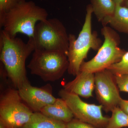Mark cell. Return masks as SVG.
<instances>
[{"label":"cell","mask_w":128,"mask_h":128,"mask_svg":"<svg viewBox=\"0 0 128 128\" xmlns=\"http://www.w3.org/2000/svg\"></svg>","instance_id":"cell-24"},{"label":"cell","mask_w":128,"mask_h":128,"mask_svg":"<svg viewBox=\"0 0 128 128\" xmlns=\"http://www.w3.org/2000/svg\"><path fill=\"white\" fill-rule=\"evenodd\" d=\"M66 124L46 116L40 112H34L22 128H66Z\"/></svg>","instance_id":"cell-14"},{"label":"cell","mask_w":128,"mask_h":128,"mask_svg":"<svg viewBox=\"0 0 128 128\" xmlns=\"http://www.w3.org/2000/svg\"><path fill=\"white\" fill-rule=\"evenodd\" d=\"M101 33L104 41L96 54L87 62H83L80 71L95 73L106 70L119 62L126 51L119 47L120 38L114 29L104 26Z\"/></svg>","instance_id":"cell-5"},{"label":"cell","mask_w":128,"mask_h":128,"mask_svg":"<svg viewBox=\"0 0 128 128\" xmlns=\"http://www.w3.org/2000/svg\"><path fill=\"white\" fill-rule=\"evenodd\" d=\"M91 5L93 13L102 23L114 14L116 6L113 0H91Z\"/></svg>","instance_id":"cell-15"},{"label":"cell","mask_w":128,"mask_h":128,"mask_svg":"<svg viewBox=\"0 0 128 128\" xmlns=\"http://www.w3.org/2000/svg\"><path fill=\"white\" fill-rule=\"evenodd\" d=\"M22 0H0V28L2 27L5 16Z\"/></svg>","instance_id":"cell-18"},{"label":"cell","mask_w":128,"mask_h":128,"mask_svg":"<svg viewBox=\"0 0 128 128\" xmlns=\"http://www.w3.org/2000/svg\"><path fill=\"white\" fill-rule=\"evenodd\" d=\"M103 26L108 24L114 30L128 34V8L116 5L114 13L102 22Z\"/></svg>","instance_id":"cell-13"},{"label":"cell","mask_w":128,"mask_h":128,"mask_svg":"<svg viewBox=\"0 0 128 128\" xmlns=\"http://www.w3.org/2000/svg\"><path fill=\"white\" fill-rule=\"evenodd\" d=\"M125 0H113L116 5H122V3L124 2Z\"/></svg>","instance_id":"cell-22"},{"label":"cell","mask_w":128,"mask_h":128,"mask_svg":"<svg viewBox=\"0 0 128 128\" xmlns=\"http://www.w3.org/2000/svg\"><path fill=\"white\" fill-rule=\"evenodd\" d=\"M28 41L34 50L62 52L67 56L69 34L63 24L57 18L39 22L36 25L33 36Z\"/></svg>","instance_id":"cell-4"},{"label":"cell","mask_w":128,"mask_h":128,"mask_svg":"<svg viewBox=\"0 0 128 128\" xmlns=\"http://www.w3.org/2000/svg\"><path fill=\"white\" fill-rule=\"evenodd\" d=\"M40 112L51 119L66 124L74 118L65 101L61 98H57L54 103L44 107Z\"/></svg>","instance_id":"cell-12"},{"label":"cell","mask_w":128,"mask_h":128,"mask_svg":"<svg viewBox=\"0 0 128 128\" xmlns=\"http://www.w3.org/2000/svg\"><path fill=\"white\" fill-rule=\"evenodd\" d=\"M18 90L22 100L34 112H40L44 107L54 103L57 98L53 96L50 84L34 87L28 81Z\"/></svg>","instance_id":"cell-10"},{"label":"cell","mask_w":128,"mask_h":128,"mask_svg":"<svg viewBox=\"0 0 128 128\" xmlns=\"http://www.w3.org/2000/svg\"><path fill=\"white\" fill-rule=\"evenodd\" d=\"M118 106L124 112L128 114V100L121 98Z\"/></svg>","instance_id":"cell-21"},{"label":"cell","mask_w":128,"mask_h":128,"mask_svg":"<svg viewBox=\"0 0 128 128\" xmlns=\"http://www.w3.org/2000/svg\"><path fill=\"white\" fill-rule=\"evenodd\" d=\"M34 51L30 41L25 43L22 39L10 36L4 30L0 33V60L6 74L15 87L19 89L28 82L25 62Z\"/></svg>","instance_id":"cell-1"},{"label":"cell","mask_w":128,"mask_h":128,"mask_svg":"<svg viewBox=\"0 0 128 128\" xmlns=\"http://www.w3.org/2000/svg\"><path fill=\"white\" fill-rule=\"evenodd\" d=\"M93 13L91 4L87 6L84 22L77 38L74 34H69V45L67 54L69 62L68 72L76 76L80 72L82 64L87 57L89 50H98L102 45V41L96 32L92 31V16Z\"/></svg>","instance_id":"cell-2"},{"label":"cell","mask_w":128,"mask_h":128,"mask_svg":"<svg viewBox=\"0 0 128 128\" xmlns=\"http://www.w3.org/2000/svg\"><path fill=\"white\" fill-rule=\"evenodd\" d=\"M96 98L106 112H112L118 106L121 97L114 75L106 69L95 73Z\"/></svg>","instance_id":"cell-9"},{"label":"cell","mask_w":128,"mask_h":128,"mask_svg":"<svg viewBox=\"0 0 128 128\" xmlns=\"http://www.w3.org/2000/svg\"><path fill=\"white\" fill-rule=\"evenodd\" d=\"M58 95L65 101L76 119L96 128H105L107 125L109 118L104 116L102 105L86 103L80 96L64 89L59 92Z\"/></svg>","instance_id":"cell-8"},{"label":"cell","mask_w":128,"mask_h":128,"mask_svg":"<svg viewBox=\"0 0 128 128\" xmlns=\"http://www.w3.org/2000/svg\"><path fill=\"white\" fill-rule=\"evenodd\" d=\"M114 75L120 92H128V74Z\"/></svg>","instance_id":"cell-19"},{"label":"cell","mask_w":128,"mask_h":128,"mask_svg":"<svg viewBox=\"0 0 128 128\" xmlns=\"http://www.w3.org/2000/svg\"><path fill=\"white\" fill-rule=\"evenodd\" d=\"M124 2H125V5H126V7L128 8V0H125L124 1Z\"/></svg>","instance_id":"cell-23"},{"label":"cell","mask_w":128,"mask_h":128,"mask_svg":"<svg viewBox=\"0 0 128 128\" xmlns=\"http://www.w3.org/2000/svg\"><path fill=\"white\" fill-rule=\"evenodd\" d=\"M66 128H96L86 123L80 121L76 118H73L66 124Z\"/></svg>","instance_id":"cell-20"},{"label":"cell","mask_w":128,"mask_h":128,"mask_svg":"<svg viewBox=\"0 0 128 128\" xmlns=\"http://www.w3.org/2000/svg\"><path fill=\"white\" fill-rule=\"evenodd\" d=\"M48 12L32 2L22 0L6 14L3 22V30L12 37L18 33L34 36L36 23L48 19Z\"/></svg>","instance_id":"cell-3"},{"label":"cell","mask_w":128,"mask_h":128,"mask_svg":"<svg viewBox=\"0 0 128 128\" xmlns=\"http://www.w3.org/2000/svg\"><path fill=\"white\" fill-rule=\"evenodd\" d=\"M67 55L62 52L35 50L28 67L32 74L45 82L59 80L68 70Z\"/></svg>","instance_id":"cell-6"},{"label":"cell","mask_w":128,"mask_h":128,"mask_svg":"<svg viewBox=\"0 0 128 128\" xmlns=\"http://www.w3.org/2000/svg\"><path fill=\"white\" fill-rule=\"evenodd\" d=\"M33 113L21 98L18 90L9 88L1 95L0 122L6 128H22Z\"/></svg>","instance_id":"cell-7"},{"label":"cell","mask_w":128,"mask_h":128,"mask_svg":"<svg viewBox=\"0 0 128 128\" xmlns=\"http://www.w3.org/2000/svg\"><path fill=\"white\" fill-rule=\"evenodd\" d=\"M64 86L67 91L84 98L92 97L95 88V73L80 71L74 80Z\"/></svg>","instance_id":"cell-11"},{"label":"cell","mask_w":128,"mask_h":128,"mask_svg":"<svg viewBox=\"0 0 128 128\" xmlns=\"http://www.w3.org/2000/svg\"><path fill=\"white\" fill-rule=\"evenodd\" d=\"M112 112V116L105 128H128V114L119 106L114 108Z\"/></svg>","instance_id":"cell-16"},{"label":"cell","mask_w":128,"mask_h":128,"mask_svg":"<svg viewBox=\"0 0 128 128\" xmlns=\"http://www.w3.org/2000/svg\"><path fill=\"white\" fill-rule=\"evenodd\" d=\"M107 69L114 75L128 74V51L126 52L119 62L112 65Z\"/></svg>","instance_id":"cell-17"}]
</instances>
